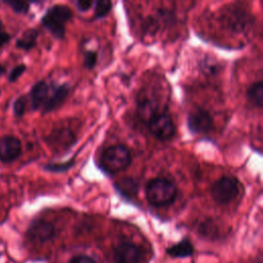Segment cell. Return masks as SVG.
Returning <instances> with one entry per match:
<instances>
[{
    "label": "cell",
    "instance_id": "obj_1",
    "mask_svg": "<svg viewBox=\"0 0 263 263\" xmlns=\"http://www.w3.org/2000/svg\"><path fill=\"white\" fill-rule=\"evenodd\" d=\"M147 200L155 206H163L172 203L177 195V188L173 182L164 178H155L146 186Z\"/></svg>",
    "mask_w": 263,
    "mask_h": 263
},
{
    "label": "cell",
    "instance_id": "obj_2",
    "mask_svg": "<svg viewBox=\"0 0 263 263\" xmlns=\"http://www.w3.org/2000/svg\"><path fill=\"white\" fill-rule=\"evenodd\" d=\"M72 16L71 9L63 4H55L48 8L41 18L42 26L58 39L65 36L66 24Z\"/></svg>",
    "mask_w": 263,
    "mask_h": 263
},
{
    "label": "cell",
    "instance_id": "obj_3",
    "mask_svg": "<svg viewBox=\"0 0 263 263\" xmlns=\"http://www.w3.org/2000/svg\"><path fill=\"white\" fill-rule=\"evenodd\" d=\"M132 155L124 145H113L108 147L102 154L101 166L109 173H117L129 166Z\"/></svg>",
    "mask_w": 263,
    "mask_h": 263
},
{
    "label": "cell",
    "instance_id": "obj_4",
    "mask_svg": "<svg viewBox=\"0 0 263 263\" xmlns=\"http://www.w3.org/2000/svg\"><path fill=\"white\" fill-rule=\"evenodd\" d=\"M240 184L234 177L224 176L216 180L211 186V195L219 204L232 201L239 193Z\"/></svg>",
    "mask_w": 263,
    "mask_h": 263
},
{
    "label": "cell",
    "instance_id": "obj_5",
    "mask_svg": "<svg viewBox=\"0 0 263 263\" xmlns=\"http://www.w3.org/2000/svg\"><path fill=\"white\" fill-rule=\"evenodd\" d=\"M148 125L150 133L159 140L171 139L176 132V127L171 115L164 111L154 116L148 122Z\"/></svg>",
    "mask_w": 263,
    "mask_h": 263
},
{
    "label": "cell",
    "instance_id": "obj_6",
    "mask_svg": "<svg viewBox=\"0 0 263 263\" xmlns=\"http://www.w3.org/2000/svg\"><path fill=\"white\" fill-rule=\"evenodd\" d=\"M143 253L140 246L132 241H121L113 250V260L115 263H139Z\"/></svg>",
    "mask_w": 263,
    "mask_h": 263
},
{
    "label": "cell",
    "instance_id": "obj_7",
    "mask_svg": "<svg viewBox=\"0 0 263 263\" xmlns=\"http://www.w3.org/2000/svg\"><path fill=\"white\" fill-rule=\"evenodd\" d=\"M188 128L193 134L209 133L213 128V118L211 114L201 108H196L191 111L187 119Z\"/></svg>",
    "mask_w": 263,
    "mask_h": 263
},
{
    "label": "cell",
    "instance_id": "obj_8",
    "mask_svg": "<svg viewBox=\"0 0 263 263\" xmlns=\"http://www.w3.org/2000/svg\"><path fill=\"white\" fill-rule=\"evenodd\" d=\"M54 226L46 220H35L28 228L27 235L35 242H45L54 236Z\"/></svg>",
    "mask_w": 263,
    "mask_h": 263
},
{
    "label": "cell",
    "instance_id": "obj_9",
    "mask_svg": "<svg viewBox=\"0 0 263 263\" xmlns=\"http://www.w3.org/2000/svg\"><path fill=\"white\" fill-rule=\"evenodd\" d=\"M22 153L21 141L12 136L0 137V161L12 162Z\"/></svg>",
    "mask_w": 263,
    "mask_h": 263
},
{
    "label": "cell",
    "instance_id": "obj_10",
    "mask_svg": "<svg viewBox=\"0 0 263 263\" xmlns=\"http://www.w3.org/2000/svg\"><path fill=\"white\" fill-rule=\"evenodd\" d=\"M69 91H70V87L67 84L55 86L53 90L50 93H48V97L41 108L42 113H48L59 108L65 102Z\"/></svg>",
    "mask_w": 263,
    "mask_h": 263
},
{
    "label": "cell",
    "instance_id": "obj_11",
    "mask_svg": "<svg viewBox=\"0 0 263 263\" xmlns=\"http://www.w3.org/2000/svg\"><path fill=\"white\" fill-rule=\"evenodd\" d=\"M75 140V134L70 128L66 127L58 128L48 136L49 144L57 149L63 150L71 147L74 144Z\"/></svg>",
    "mask_w": 263,
    "mask_h": 263
},
{
    "label": "cell",
    "instance_id": "obj_12",
    "mask_svg": "<svg viewBox=\"0 0 263 263\" xmlns=\"http://www.w3.org/2000/svg\"><path fill=\"white\" fill-rule=\"evenodd\" d=\"M161 112L163 111L159 109V103L155 99L144 97L139 101L138 115L143 121L149 122L154 116Z\"/></svg>",
    "mask_w": 263,
    "mask_h": 263
},
{
    "label": "cell",
    "instance_id": "obj_13",
    "mask_svg": "<svg viewBox=\"0 0 263 263\" xmlns=\"http://www.w3.org/2000/svg\"><path fill=\"white\" fill-rule=\"evenodd\" d=\"M49 93V86L48 84L41 80L36 82L30 91V102L31 107L33 110H38L42 108L43 104L45 103Z\"/></svg>",
    "mask_w": 263,
    "mask_h": 263
},
{
    "label": "cell",
    "instance_id": "obj_14",
    "mask_svg": "<svg viewBox=\"0 0 263 263\" xmlns=\"http://www.w3.org/2000/svg\"><path fill=\"white\" fill-rule=\"evenodd\" d=\"M226 24L232 31L242 32L250 25V18L243 10L235 9L227 15Z\"/></svg>",
    "mask_w": 263,
    "mask_h": 263
},
{
    "label": "cell",
    "instance_id": "obj_15",
    "mask_svg": "<svg viewBox=\"0 0 263 263\" xmlns=\"http://www.w3.org/2000/svg\"><path fill=\"white\" fill-rule=\"evenodd\" d=\"M166 253L173 258H185L193 254V247L188 238H184L178 243L167 248Z\"/></svg>",
    "mask_w": 263,
    "mask_h": 263
},
{
    "label": "cell",
    "instance_id": "obj_16",
    "mask_svg": "<svg viewBox=\"0 0 263 263\" xmlns=\"http://www.w3.org/2000/svg\"><path fill=\"white\" fill-rule=\"evenodd\" d=\"M247 99L254 107H257V108L262 107V103H263V82L261 80L253 83L248 88Z\"/></svg>",
    "mask_w": 263,
    "mask_h": 263
},
{
    "label": "cell",
    "instance_id": "obj_17",
    "mask_svg": "<svg viewBox=\"0 0 263 263\" xmlns=\"http://www.w3.org/2000/svg\"><path fill=\"white\" fill-rule=\"evenodd\" d=\"M38 37V31L35 29H29L24 32V34L16 40L15 46L20 49L30 50L36 45V40Z\"/></svg>",
    "mask_w": 263,
    "mask_h": 263
},
{
    "label": "cell",
    "instance_id": "obj_18",
    "mask_svg": "<svg viewBox=\"0 0 263 263\" xmlns=\"http://www.w3.org/2000/svg\"><path fill=\"white\" fill-rule=\"evenodd\" d=\"M115 187L122 195L132 196L136 194L138 190V183L132 178H124V179H121L120 182H118L115 185Z\"/></svg>",
    "mask_w": 263,
    "mask_h": 263
},
{
    "label": "cell",
    "instance_id": "obj_19",
    "mask_svg": "<svg viewBox=\"0 0 263 263\" xmlns=\"http://www.w3.org/2000/svg\"><path fill=\"white\" fill-rule=\"evenodd\" d=\"M95 17L101 18L109 13V11L111 10L112 3L107 0H100L95 2Z\"/></svg>",
    "mask_w": 263,
    "mask_h": 263
},
{
    "label": "cell",
    "instance_id": "obj_20",
    "mask_svg": "<svg viewBox=\"0 0 263 263\" xmlns=\"http://www.w3.org/2000/svg\"><path fill=\"white\" fill-rule=\"evenodd\" d=\"M73 164H74V160H69V161L60 162V163H48L44 165V168L46 171L53 172V173H63L68 171Z\"/></svg>",
    "mask_w": 263,
    "mask_h": 263
},
{
    "label": "cell",
    "instance_id": "obj_21",
    "mask_svg": "<svg viewBox=\"0 0 263 263\" xmlns=\"http://www.w3.org/2000/svg\"><path fill=\"white\" fill-rule=\"evenodd\" d=\"M199 232L204 236H211L214 237L218 233V229L216 225L212 221H203L199 225Z\"/></svg>",
    "mask_w": 263,
    "mask_h": 263
},
{
    "label": "cell",
    "instance_id": "obj_22",
    "mask_svg": "<svg viewBox=\"0 0 263 263\" xmlns=\"http://www.w3.org/2000/svg\"><path fill=\"white\" fill-rule=\"evenodd\" d=\"M6 4H8L11 9L17 13H25L30 8V3L26 1H7Z\"/></svg>",
    "mask_w": 263,
    "mask_h": 263
},
{
    "label": "cell",
    "instance_id": "obj_23",
    "mask_svg": "<svg viewBox=\"0 0 263 263\" xmlns=\"http://www.w3.org/2000/svg\"><path fill=\"white\" fill-rule=\"evenodd\" d=\"M26 111V99L24 97L17 98L13 103V113L16 117L24 115Z\"/></svg>",
    "mask_w": 263,
    "mask_h": 263
},
{
    "label": "cell",
    "instance_id": "obj_24",
    "mask_svg": "<svg viewBox=\"0 0 263 263\" xmlns=\"http://www.w3.org/2000/svg\"><path fill=\"white\" fill-rule=\"evenodd\" d=\"M26 71V65L24 64H21V65H17L15 66L9 73V76H8V80L10 82H14L15 80H17L22 74Z\"/></svg>",
    "mask_w": 263,
    "mask_h": 263
},
{
    "label": "cell",
    "instance_id": "obj_25",
    "mask_svg": "<svg viewBox=\"0 0 263 263\" xmlns=\"http://www.w3.org/2000/svg\"><path fill=\"white\" fill-rule=\"evenodd\" d=\"M97 53L95 51H87L84 53L83 64L87 69H91L97 64Z\"/></svg>",
    "mask_w": 263,
    "mask_h": 263
},
{
    "label": "cell",
    "instance_id": "obj_26",
    "mask_svg": "<svg viewBox=\"0 0 263 263\" xmlns=\"http://www.w3.org/2000/svg\"><path fill=\"white\" fill-rule=\"evenodd\" d=\"M69 263H97L91 257L87 256V255H76L74 256Z\"/></svg>",
    "mask_w": 263,
    "mask_h": 263
},
{
    "label": "cell",
    "instance_id": "obj_27",
    "mask_svg": "<svg viewBox=\"0 0 263 263\" xmlns=\"http://www.w3.org/2000/svg\"><path fill=\"white\" fill-rule=\"evenodd\" d=\"M92 4L93 2L90 0H78L75 2V5L79 11H87Z\"/></svg>",
    "mask_w": 263,
    "mask_h": 263
},
{
    "label": "cell",
    "instance_id": "obj_28",
    "mask_svg": "<svg viewBox=\"0 0 263 263\" xmlns=\"http://www.w3.org/2000/svg\"><path fill=\"white\" fill-rule=\"evenodd\" d=\"M9 38H10V36H9L8 33H6V32H4V31H2V32L0 33V48H1L5 43L8 42Z\"/></svg>",
    "mask_w": 263,
    "mask_h": 263
},
{
    "label": "cell",
    "instance_id": "obj_29",
    "mask_svg": "<svg viewBox=\"0 0 263 263\" xmlns=\"http://www.w3.org/2000/svg\"><path fill=\"white\" fill-rule=\"evenodd\" d=\"M5 72H6V68L2 64H0V76H2Z\"/></svg>",
    "mask_w": 263,
    "mask_h": 263
},
{
    "label": "cell",
    "instance_id": "obj_30",
    "mask_svg": "<svg viewBox=\"0 0 263 263\" xmlns=\"http://www.w3.org/2000/svg\"><path fill=\"white\" fill-rule=\"evenodd\" d=\"M3 30H2V22H1V20H0V33L2 32Z\"/></svg>",
    "mask_w": 263,
    "mask_h": 263
}]
</instances>
